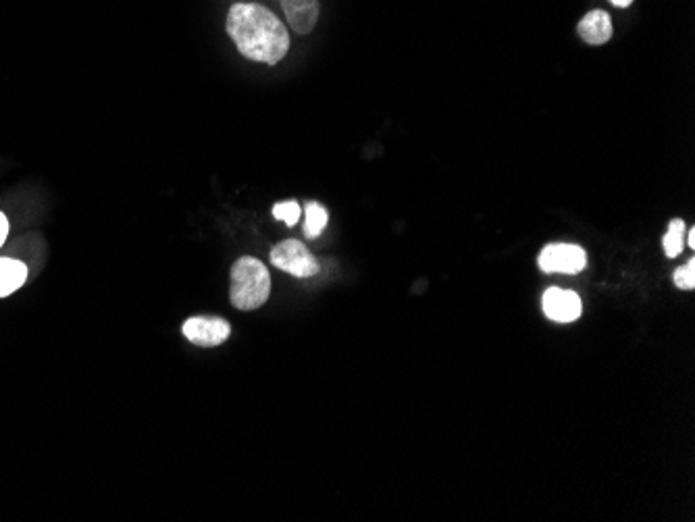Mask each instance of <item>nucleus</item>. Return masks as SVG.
<instances>
[{"mask_svg":"<svg viewBox=\"0 0 695 522\" xmlns=\"http://www.w3.org/2000/svg\"><path fill=\"white\" fill-rule=\"evenodd\" d=\"M227 34L242 57L277 65L290 50V34L283 21L263 5L236 3L227 13Z\"/></svg>","mask_w":695,"mask_h":522,"instance_id":"nucleus-1","label":"nucleus"},{"mask_svg":"<svg viewBox=\"0 0 695 522\" xmlns=\"http://www.w3.org/2000/svg\"><path fill=\"white\" fill-rule=\"evenodd\" d=\"M271 294V275L267 267L252 256H242L231 267L229 300L238 310L261 308Z\"/></svg>","mask_w":695,"mask_h":522,"instance_id":"nucleus-2","label":"nucleus"},{"mask_svg":"<svg viewBox=\"0 0 695 522\" xmlns=\"http://www.w3.org/2000/svg\"><path fill=\"white\" fill-rule=\"evenodd\" d=\"M271 263L273 267L302 279L315 277L321 271L319 260L298 240H286L277 244L271 250Z\"/></svg>","mask_w":695,"mask_h":522,"instance_id":"nucleus-3","label":"nucleus"},{"mask_svg":"<svg viewBox=\"0 0 695 522\" xmlns=\"http://www.w3.org/2000/svg\"><path fill=\"white\" fill-rule=\"evenodd\" d=\"M537 265L544 273L577 275L587 265V254L575 244H550L539 252Z\"/></svg>","mask_w":695,"mask_h":522,"instance_id":"nucleus-4","label":"nucleus"},{"mask_svg":"<svg viewBox=\"0 0 695 522\" xmlns=\"http://www.w3.org/2000/svg\"><path fill=\"white\" fill-rule=\"evenodd\" d=\"M182 333L198 348H217L229 339L231 325L221 317H192L184 323Z\"/></svg>","mask_w":695,"mask_h":522,"instance_id":"nucleus-5","label":"nucleus"},{"mask_svg":"<svg viewBox=\"0 0 695 522\" xmlns=\"http://www.w3.org/2000/svg\"><path fill=\"white\" fill-rule=\"evenodd\" d=\"M546 317L556 323H573L581 317V298L575 292L558 290V287H550L542 300Z\"/></svg>","mask_w":695,"mask_h":522,"instance_id":"nucleus-6","label":"nucleus"},{"mask_svg":"<svg viewBox=\"0 0 695 522\" xmlns=\"http://www.w3.org/2000/svg\"><path fill=\"white\" fill-rule=\"evenodd\" d=\"M281 9L296 34L308 36L315 30L319 21V0H281Z\"/></svg>","mask_w":695,"mask_h":522,"instance_id":"nucleus-7","label":"nucleus"},{"mask_svg":"<svg viewBox=\"0 0 695 522\" xmlns=\"http://www.w3.org/2000/svg\"><path fill=\"white\" fill-rule=\"evenodd\" d=\"M577 32L581 36L583 42L591 44V46H600V44H606L612 34H614V28H612V19L606 11L602 9H596V11H591L587 13L579 25H577Z\"/></svg>","mask_w":695,"mask_h":522,"instance_id":"nucleus-8","label":"nucleus"},{"mask_svg":"<svg viewBox=\"0 0 695 522\" xmlns=\"http://www.w3.org/2000/svg\"><path fill=\"white\" fill-rule=\"evenodd\" d=\"M28 279V267L15 258H0V298L15 294Z\"/></svg>","mask_w":695,"mask_h":522,"instance_id":"nucleus-9","label":"nucleus"},{"mask_svg":"<svg viewBox=\"0 0 695 522\" xmlns=\"http://www.w3.org/2000/svg\"><path fill=\"white\" fill-rule=\"evenodd\" d=\"M329 215L325 211V206H321L319 202H308L304 208V236L308 240L319 238L323 229L327 227Z\"/></svg>","mask_w":695,"mask_h":522,"instance_id":"nucleus-10","label":"nucleus"},{"mask_svg":"<svg viewBox=\"0 0 695 522\" xmlns=\"http://www.w3.org/2000/svg\"><path fill=\"white\" fill-rule=\"evenodd\" d=\"M685 221L683 219H673L671 225H668L666 233H664V252L668 258H677L683 252V244H685Z\"/></svg>","mask_w":695,"mask_h":522,"instance_id":"nucleus-11","label":"nucleus"},{"mask_svg":"<svg viewBox=\"0 0 695 522\" xmlns=\"http://www.w3.org/2000/svg\"><path fill=\"white\" fill-rule=\"evenodd\" d=\"M273 217L277 221H283L288 227H294L300 219V204L294 202V200H288V202H277L273 206Z\"/></svg>","mask_w":695,"mask_h":522,"instance_id":"nucleus-12","label":"nucleus"},{"mask_svg":"<svg viewBox=\"0 0 695 522\" xmlns=\"http://www.w3.org/2000/svg\"><path fill=\"white\" fill-rule=\"evenodd\" d=\"M675 285L679 290H693L695 287V260L691 258L685 267L675 271Z\"/></svg>","mask_w":695,"mask_h":522,"instance_id":"nucleus-13","label":"nucleus"},{"mask_svg":"<svg viewBox=\"0 0 695 522\" xmlns=\"http://www.w3.org/2000/svg\"><path fill=\"white\" fill-rule=\"evenodd\" d=\"M9 236V219L5 217V213H0V248L5 246Z\"/></svg>","mask_w":695,"mask_h":522,"instance_id":"nucleus-14","label":"nucleus"},{"mask_svg":"<svg viewBox=\"0 0 695 522\" xmlns=\"http://www.w3.org/2000/svg\"><path fill=\"white\" fill-rule=\"evenodd\" d=\"M685 236H687V244H689V248H695V229H689V231L685 233Z\"/></svg>","mask_w":695,"mask_h":522,"instance_id":"nucleus-15","label":"nucleus"},{"mask_svg":"<svg viewBox=\"0 0 695 522\" xmlns=\"http://www.w3.org/2000/svg\"><path fill=\"white\" fill-rule=\"evenodd\" d=\"M610 3H612L614 7H623V9H625V7H629V5L633 3V0H610Z\"/></svg>","mask_w":695,"mask_h":522,"instance_id":"nucleus-16","label":"nucleus"}]
</instances>
